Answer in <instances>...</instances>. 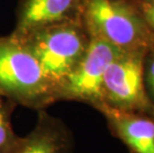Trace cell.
Returning <instances> with one entry per match:
<instances>
[{"label": "cell", "instance_id": "obj_2", "mask_svg": "<svg viewBox=\"0 0 154 153\" xmlns=\"http://www.w3.org/2000/svg\"><path fill=\"white\" fill-rule=\"evenodd\" d=\"M17 38L38 60L56 93L83 58L91 39L82 20L47 26Z\"/></svg>", "mask_w": 154, "mask_h": 153}, {"label": "cell", "instance_id": "obj_7", "mask_svg": "<svg viewBox=\"0 0 154 153\" xmlns=\"http://www.w3.org/2000/svg\"><path fill=\"white\" fill-rule=\"evenodd\" d=\"M106 118L109 128L133 153H154V121L135 112L103 103L96 107Z\"/></svg>", "mask_w": 154, "mask_h": 153}, {"label": "cell", "instance_id": "obj_8", "mask_svg": "<svg viewBox=\"0 0 154 153\" xmlns=\"http://www.w3.org/2000/svg\"><path fill=\"white\" fill-rule=\"evenodd\" d=\"M14 153H74L73 136L63 120L39 109L36 125Z\"/></svg>", "mask_w": 154, "mask_h": 153}, {"label": "cell", "instance_id": "obj_10", "mask_svg": "<svg viewBox=\"0 0 154 153\" xmlns=\"http://www.w3.org/2000/svg\"><path fill=\"white\" fill-rule=\"evenodd\" d=\"M142 7L143 19L154 28V3H145Z\"/></svg>", "mask_w": 154, "mask_h": 153}, {"label": "cell", "instance_id": "obj_6", "mask_svg": "<svg viewBox=\"0 0 154 153\" xmlns=\"http://www.w3.org/2000/svg\"><path fill=\"white\" fill-rule=\"evenodd\" d=\"M85 0H20L11 34L20 37L47 26L82 20Z\"/></svg>", "mask_w": 154, "mask_h": 153}, {"label": "cell", "instance_id": "obj_12", "mask_svg": "<svg viewBox=\"0 0 154 153\" xmlns=\"http://www.w3.org/2000/svg\"><path fill=\"white\" fill-rule=\"evenodd\" d=\"M147 3H154V0H146Z\"/></svg>", "mask_w": 154, "mask_h": 153}, {"label": "cell", "instance_id": "obj_1", "mask_svg": "<svg viewBox=\"0 0 154 153\" xmlns=\"http://www.w3.org/2000/svg\"><path fill=\"white\" fill-rule=\"evenodd\" d=\"M0 93L16 106L36 110L58 102L38 60L12 34L0 36Z\"/></svg>", "mask_w": 154, "mask_h": 153}, {"label": "cell", "instance_id": "obj_11", "mask_svg": "<svg viewBox=\"0 0 154 153\" xmlns=\"http://www.w3.org/2000/svg\"><path fill=\"white\" fill-rule=\"evenodd\" d=\"M147 80H148V84L154 93V61L152 62L149 67L148 74H147Z\"/></svg>", "mask_w": 154, "mask_h": 153}, {"label": "cell", "instance_id": "obj_4", "mask_svg": "<svg viewBox=\"0 0 154 153\" xmlns=\"http://www.w3.org/2000/svg\"><path fill=\"white\" fill-rule=\"evenodd\" d=\"M90 38L83 58L57 89L58 102L76 100L94 107L103 103L104 73L111 62L124 51L101 39Z\"/></svg>", "mask_w": 154, "mask_h": 153}, {"label": "cell", "instance_id": "obj_3", "mask_svg": "<svg viewBox=\"0 0 154 153\" xmlns=\"http://www.w3.org/2000/svg\"><path fill=\"white\" fill-rule=\"evenodd\" d=\"M82 22L90 37L125 52H144L150 44L145 20L126 0H85Z\"/></svg>", "mask_w": 154, "mask_h": 153}, {"label": "cell", "instance_id": "obj_9", "mask_svg": "<svg viewBox=\"0 0 154 153\" xmlns=\"http://www.w3.org/2000/svg\"><path fill=\"white\" fill-rule=\"evenodd\" d=\"M16 105L0 93V153H14L20 145L21 136L14 132L11 115Z\"/></svg>", "mask_w": 154, "mask_h": 153}, {"label": "cell", "instance_id": "obj_5", "mask_svg": "<svg viewBox=\"0 0 154 153\" xmlns=\"http://www.w3.org/2000/svg\"><path fill=\"white\" fill-rule=\"evenodd\" d=\"M144 52H122L104 73L101 87L103 105L135 112L145 110L150 103L143 84Z\"/></svg>", "mask_w": 154, "mask_h": 153}]
</instances>
